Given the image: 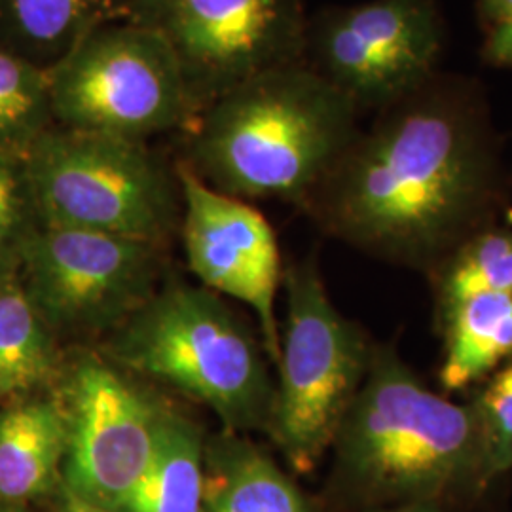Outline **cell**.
<instances>
[{
    "mask_svg": "<svg viewBox=\"0 0 512 512\" xmlns=\"http://www.w3.org/2000/svg\"><path fill=\"white\" fill-rule=\"evenodd\" d=\"M67 420L61 486L116 512L152 458L165 403L90 348L65 359L55 387Z\"/></svg>",
    "mask_w": 512,
    "mask_h": 512,
    "instance_id": "30bf717a",
    "label": "cell"
},
{
    "mask_svg": "<svg viewBox=\"0 0 512 512\" xmlns=\"http://www.w3.org/2000/svg\"><path fill=\"white\" fill-rule=\"evenodd\" d=\"M164 245L40 226L25 241L19 277L55 338L109 336L158 291Z\"/></svg>",
    "mask_w": 512,
    "mask_h": 512,
    "instance_id": "ba28073f",
    "label": "cell"
},
{
    "mask_svg": "<svg viewBox=\"0 0 512 512\" xmlns=\"http://www.w3.org/2000/svg\"><path fill=\"white\" fill-rule=\"evenodd\" d=\"M304 207L330 236L423 275L497 222L499 137L475 82L435 74L378 110Z\"/></svg>",
    "mask_w": 512,
    "mask_h": 512,
    "instance_id": "6da1fadb",
    "label": "cell"
},
{
    "mask_svg": "<svg viewBox=\"0 0 512 512\" xmlns=\"http://www.w3.org/2000/svg\"><path fill=\"white\" fill-rule=\"evenodd\" d=\"M469 403L480 427L490 486L512 471V357L473 387Z\"/></svg>",
    "mask_w": 512,
    "mask_h": 512,
    "instance_id": "44dd1931",
    "label": "cell"
},
{
    "mask_svg": "<svg viewBox=\"0 0 512 512\" xmlns=\"http://www.w3.org/2000/svg\"><path fill=\"white\" fill-rule=\"evenodd\" d=\"M435 321L476 294L512 289V224L480 230L429 275Z\"/></svg>",
    "mask_w": 512,
    "mask_h": 512,
    "instance_id": "d6986e66",
    "label": "cell"
},
{
    "mask_svg": "<svg viewBox=\"0 0 512 512\" xmlns=\"http://www.w3.org/2000/svg\"><path fill=\"white\" fill-rule=\"evenodd\" d=\"M205 440L196 421L165 403L152 458L116 512H202Z\"/></svg>",
    "mask_w": 512,
    "mask_h": 512,
    "instance_id": "ac0fdd59",
    "label": "cell"
},
{
    "mask_svg": "<svg viewBox=\"0 0 512 512\" xmlns=\"http://www.w3.org/2000/svg\"><path fill=\"white\" fill-rule=\"evenodd\" d=\"M287 315L268 435L298 475L327 456L365 382L376 342L332 304L313 258L283 274Z\"/></svg>",
    "mask_w": 512,
    "mask_h": 512,
    "instance_id": "8992f818",
    "label": "cell"
},
{
    "mask_svg": "<svg viewBox=\"0 0 512 512\" xmlns=\"http://www.w3.org/2000/svg\"><path fill=\"white\" fill-rule=\"evenodd\" d=\"M55 126L150 141L196 118L164 38L122 18L95 27L48 71Z\"/></svg>",
    "mask_w": 512,
    "mask_h": 512,
    "instance_id": "52a82bcc",
    "label": "cell"
},
{
    "mask_svg": "<svg viewBox=\"0 0 512 512\" xmlns=\"http://www.w3.org/2000/svg\"><path fill=\"white\" fill-rule=\"evenodd\" d=\"M437 0H368L308 23L304 59L361 110H382L437 74Z\"/></svg>",
    "mask_w": 512,
    "mask_h": 512,
    "instance_id": "8fae6325",
    "label": "cell"
},
{
    "mask_svg": "<svg viewBox=\"0 0 512 512\" xmlns=\"http://www.w3.org/2000/svg\"><path fill=\"white\" fill-rule=\"evenodd\" d=\"M133 19L164 38L196 116L245 80L302 61L304 0H128Z\"/></svg>",
    "mask_w": 512,
    "mask_h": 512,
    "instance_id": "9c48e42d",
    "label": "cell"
},
{
    "mask_svg": "<svg viewBox=\"0 0 512 512\" xmlns=\"http://www.w3.org/2000/svg\"><path fill=\"white\" fill-rule=\"evenodd\" d=\"M67 355L29 298L19 270L0 277V401L54 391Z\"/></svg>",
    "mask_w": 512,
    "mask_h": 512,
    "instance_id": "e0dca14e",
    "label": "cell"
},
{
    "mask_svg": "<svg viewBox=\"0 0 512 512\" xmlns=\"http://www.w3.org/2000/svg\"><path fill=\"white\" fill-rule=\"evenodd\" d=\"M0 512H25V509H16V507H0Z\"/></svg>",
    "mask_w": 512,
    "mask_h": 512,
    "instance_id": "4316f807",
    "label": "cell"
},
{
    "mask_svg": "<svg viewBox=\"0 0 512 512\" xmlns=\"http://www.w3.org/2000/svg\"><path fill=\"white\" fill-rule=\"evenodd\" d=\"M52 126L48 73L0 44V152L23 156Z\"/></svg>",
    "mask_w": 512,
    "mask_h": 512,
    "instance_id": "ffe728a7",
    "label": "cell"
},
{
    "mask_svg": "<svg viewBox=\"0 0 512 512\" xmlns=\"http://www.w3.org/2000/svg\"><path fill=\"white\" fill-rule=\"evenodd\" d=\"M99 353L128 374L207 406L226 431H268L275 384L262 340L205 287L158 289L105 338Z\"/></svg>",
    "mask_w": 512,
    "mask_h": 512,
    "instance_id": "277c9868",
    "label": "cell"
},
{
    "mask_svg": "<svg viewBox=\"0 0 512 512\" xmlns=\"http://www.w3.org/2000/svg\"><path fill=\"white\" fill-rule=\"evenodd\" d=\"M439 385L446 395L473 389L512 357V289L476 294L437 321Z\"/></svg>",
    "mask_w": 512,
    "mask_h": 512,
    "instance_id": "9a60e30c",
    "label": "cell"
},
{
    "mask_svg": "<svg viewBox=\"0 0 512 512\" xmlns=\"http://www.w3.org/2000/svg\"><path fill=\"white\" fill-rule=\"evenodd\" d=\"M330 450L338 512L406 503L467 511L492 488L471 403L431 389L391 344H376Z\"/></svg>",
    "mask_w": 512,
    "mask_h": 512,
    "instance_id": "7a4b0ae2",
    "label": "cell"
},
{
    "mask_svg": "<svg viewBox=\"0 0 512 512\" xmlns=\"http://www.w3.org/2000/svg\"><path fill=\"white\" fill-rule=\"evenodd\" d=\"M359 512H448L437 505L429 503H406V505H393V507H380V509H368Z\"/></svg>",
    "mask_w": 512,
    "mask_h": 512,
    "instance_id": "484cf974",
    "label": "cell"
},
{
    "mask_svg": "<svg viewBox=\"0 0 512 512\" xmlns=\"http://www.w3.org/2000/svg\"><path fill=\"white\" fill-rule=\"evenodd\" d=\"M128 16V0H0V44L50 71L95 27Z\"/></svg>",
    "mask_w": 512,
    "mask_h": 512,
    "instance_id": "2e32d148",
    "label": "cell"
},
{
    "mask_svg": "<svg viewBox=\"0 0 512 512\" xmlns=\"http://www.w3.org/2000/svg\"><path fill=\"white\" fill-rule=\"evenodd\" d=\"M23 167L40 226L164 247L181 232L177 169L148 141L54 124L23 154Z\"/></svg>",
    "mask_w": 512,
    "mask_h": 512,
    "instance_id": "5b68a950",
    "label": "cell"
},
{
    "mask_svg": "<svg viewBox=\"0 0 512 512\" xmlns=\"http://www.w3.org/2000/svg\"><path fill=\"white\" fill-rule=\"evenodd\" d=\"M202 512H325L262 446L222 431L205 440Z\"/></svg>",
    "mask_w": 512,
    "mask_h": 512,
    "instance_id": "5bb4252c",
    "label": "cell"
},
{
    "mask_svg": "<svg viewBox=\"0 0 512 512\" xmlns=\"http://www.w3.org/2000/svg\"><path fill=\"white\" fill-rule=\"evenodd\" d=\"M484 55L494 65L512 67V19L497 23L486 40Z\"/></svg>",
    "mask_w": 512,
    "mask_h": 512,
    "instance_id": "603a6c76",
    "label": "cell"
},
{
    "mask_svg": "<svg viewBox=\"0 0 512 512\" xmlns=\"http://www.w3.org/2000/svg\"><path fill=\"white\" fill-rule=\"evenodd\" d=\"M65 410L54 391L19 397L0 410V507L23 509L61 488Z\"/></svg>",
    "mask_w": 512,
    "mask_h": 512,
    "instance_id": "4fadbf2b",
    "label": "cell"
},
{
    "mask_svg": "<svg viewBox=\"0 0 512 512\" xmlns=\"http://www.w3.org/2000/svg\"><path fill=\"white\" fill-rule=\"evenodd\" d=\"M175 169L183 194L179 234L188 268L205 289L253 310L268 361L277 365L281 329L275 306L285 270L272 224L251 202L203 183L181 160Z\"/></svg>",
    "mask_w": 512,
    "mask_h": 512,
    "instance_id": "7c38bea8",
    "label": "cell"
},
{
    "mask_svg": "<svg viewBox=\"0 0 512 512\" xmlns=\"http://www.w3.org/2000/svg\"><path fill=\"white\" fill-rule=\"evenodd\" d=\"M50 512H109L105 509H99L95 505H90L76 495L67 492L63 486L55 492L54 509Z\"/></svg>",
    "mask_w": 512,
    "mask_h": 512,
    "instance_id": "cb8c5ba5",
    "label": "cell"
},
{
    "mask_svg": "<svg viewBox=\"0 0 512 512\" xmlns=\"http://www.w3.org/2000/svg\"><path fill=\"white\" fill-rule=\"evenodd\" d=\"M482 18L492 25L512 19V0H480Z\"/></svg>",
    "mask_w": 512,
    "mask_h": 512,
    "instance_id": "d4e9b609",
    "label": "cell"
},
{
    "mask_svg": "<svg viewBox=\"0 0 512 512\" xmlns=\"http://www.w3.org/2000/svg\"><path fill=\"white\" fill-rule=\"evenodd\" d=\"M37 226L23 156L0 152V277L19 270L23 245Z\"/></svg>",
    "mask_w": 512,
    "mask_h": 512,
    "instance_id": "7402d4cb",
    "label": "cell"
},
{
    "mask_svg": "<svg viewBox=\"0 0 512 512\" xmlns=\"http://www.w3.org/2000/svg\"><path fill=\"white\" fill-rule=\"evenodd\" d=\"M361 110L306 59L224 93L183 133L203 183L239 200L304 205L359 135Z\"/></svg>",
    "mask_w": 512,
    "mask_h": 512,
    "instance_id": "3957f363",
    "label": "cell"
}]
</instances>
